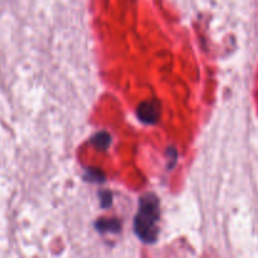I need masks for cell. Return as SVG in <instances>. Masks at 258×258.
Masks as SVG:
<instances>
[{"mask_svg":"<svg viewBox=\"0 0 258 258\" xmlns=\"http://www.w3.org/2000/svg\"><path fill=\"white\" fill-rule=\"evenodd\" d=\"M159 201L153 194L143 197L140 199V208L135 218V232L141 241L151 243L158 236Z\"/></svg>","mask_w":258,"mask_h":258,"instance_id":"obj_1","label":"cell"},{"mask_svg":"<svg viewBox=\"0 0 258 258\" xmlns=\"http://www.w3.org/2000/svg\"><path fill=\"white\" fill-rule=\"evenodd\" d=\"M138 117L146 125H154L160 117V106L155 101H145L138 107Z\"/></svg>","mask_w":258,"mask_h":258,"instance_id":"obj_2","label":"cell"},{"mask_svg":"<svg viewBox=\"0 0 258 258\" xmlns=\"http://www.w3.org/2000/svg\"><path fill=\"white\" fill-rule=\"evenodd\" d=\"M97 227L101 232H117L120 228V223L116 219H110V221L102 219L98 222Z\"/></svg>","mask_w":258,"mask_h":258,"instance_id":"obj_3","label":"cell"},{"mask_svg":"<svg viewBox=\"0 0 258 258\" xmlns=\"http://www.w3.org/2000/svg\"><path fill=\"white\" fill-rule=\"evenodd\" d=\"M92 144L100 149H106L111 144V136L107 133H100L93 136Z\"/></svg>","mask_w":258,"mask_h":258,"instance_id":"obj_4","label":"cell"},{"mask_svg":"<svg viewBox=\"0 0 258 258\" xmlns=\"http://www.w3.org/2000/svg\"><path fill=\"white\" fill-rule=\"evenodd\" d=\"M103 202L102 204L103 206H108V204H111V193H108V191H106V193H103Z\"/></svg>","mask_w":258,"mask_h":258,"instance_id":"obj_5","label":"cell"}]
</instances>
